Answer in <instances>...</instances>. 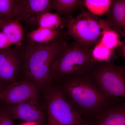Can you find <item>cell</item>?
<instances>
[{"label": "cell", "instance_id": "obj_1", "mask_svg": "<svg viewBox=\"0 0 125 125\" xmlns=\"http://www.w3.org/2000/svg\"><path fill=\"white\" fill-rule=\"evenodd\" d=\"M56 83L72 107L89 123L122 100L105 96L87 74L66 78Z\"/></svg>", "mask_w": 125, "mask_h": 125}, {"label": "cell", "instance_id": "obj_2", "mask_svg": "<svg viewBox=\"0 0 125 125\" xmlns=\"http://www.w3.org/2000/svg\"><path fill=\"white\" fill-rule=\"evenodd\" d=\"M24 58L21 74L41 89L52 83L51 67L52 62L68 43L64 38L53 42L38 44L26 41L23 43Z\"/></svg>", "mask_w": 125, "mask_h": 125}, {"label": "cell", "instance_id": "obj_3", "mask_svg": "<svg viewBox=\"0 0 125 125\" xmlns=\"http://www.w3.org/2000/svg\"><path fill=\"white\" fill-rule=\"evenodd\" d=\"M92 49L75 42L68 43L52 64V82L88 73L94 62Z\"/></svg>", "mask_w": 125, "mask_h": 125}, {"label": "cell", "instance_id": "obj_4", "mask_svg": "<svg viewBox=\"0 0 125 125\" xmlns=\"http://www.w3.org/2000/svg\"><path fill=\"white\" fill-rule=\"evenodd\" d=\"M66 27V36H70L79 44L91 48L105 31L113 28L106 19H100L85 11L75 18L69 16Z\"/></svg>", "mask_w": 125, "mask_h": 125}, {"label": "cell", "instance_id": "obj_5", "mask_svg": "<svg viewBox=\"0 0 125 125\" xmlns=\"http://www.w3.org/2000/svg\"><path fill=\"white\" fill-rule=\"evenodd\" d=\"M46 90V125H89L65 97L58 85L52 83Z\"/></svg>", "mask_w": 125, "mask_h": 125}, {"label": "cell", "instance_id": "obj_6", "mask_svg": "<svg viewBox=\"0 0 125 125\" xmlns=\"http://www.w3.org/2000/svg\"><path fill=\"white\" fill-rule=\"evenodd\" d=\"M87 74L105 96L125 99V66L111 61L94 62Z\"/></svg>", "mask_w": 125, "mask_h": 125}, {"label": "cell", "instance_id": "obj_7", "mask_svg": "<svg viewBox=\"0 0 125 125\" xmlns=\"http://www.w3.org/2000/svg\"><path fill=\"white\" fill-rule=\"evenodd\" d=\"M24 58L23 45L0 49V86L18 81Z\"/></svg>", "mask_w": 125, "mask_h": 125}, {"label": "cell", "instance_id": "obj_8", "mask_svg": "<svg viewBox=\"0 0 125 125\" xmlns=\"http://www.w3.org/2000/svg\"><path fill=\"white\" fill-rule=\"evenodd\" d=\"M39 89L36 84L29 80H18L2 88L0 101L9 106L39 101Z\"/></svg>", "mask_w": 125, "mask_h": 125}, {"label": "cell", "instance_id": "obj_9", "mask_svg": "<svg viewBox=\"0 0 125 125\" xmlns=\"http://www.w3.org/2000/svg\"><path fill=\"white\" fill-rule=\"evenodd\" d=\"M39 102V101H28L7 106L5 108L14 120H21L34 123L37 125H43L45 116Z\"/></svg>", "mask_w": 125, "mask_h": 125}, {"label": "cell", "instance_id": "obj_10", "mask_svg": "<svg viewBox=\"0 0 125 125\" xmlns=\"http://www.w3.org/2000/svg\"><path fill=\"white\" fill-rule=\"evenodd\" d=\"M53 10V0H21L19 21L30 25H36L39 16Z\"/></svg>", "mask_w": 125, "mask_h": 125}, {"label": "cell", "instance_id": "obj_11", "mask_svg": "<svg viewBox=\"0 0 125 125\" xmlns=\"http://www.w3.org/2000/svg\"><path fill=\"white\" fill-rule=\"evenodd\" d=\"M89 125H125V101L106 109Z\"/></svg>", "mask_w": 125, "mask_h": 125}, {"label": "cell", "instance_id": "obj_12", "mask_svg": "<svg viewBox=\"0 0 125 125\" xmlns=\"http://www.w3.org/2000/svg\"><path fill=\"white\" fill-rule=\"evenodd\" d=\"M66 34L61 30L38 27L26 35V41L38 44H45L65 38Z\"/></svg>", "mask_w": 125, "mask_h": 125}, {"label": "cell", "instance_id": "obj_13", "mask_svg": "<svg viewBox=\"0 0 125 125\" xmlns=\"http://www.w3.org/2000/svg\"><path fill=\"white\" fill-rule=\"evenodd\" d=\"M106 19L118 32L125 33V0H113Z\"/></svg>", "mask_w": 125, "mask_h": 125}, {"label": "cell", "instance_id": "obj_14", "mask_svg": "<svg viewBox=\"0 0 125 125\" xmlns=\"http://www.w3.org/2000/svg\"><path fill=\"white\" fill-rule=\"evenodd\" d=\"M0 30L5 34L13 45L21 46L23 45V29L19 21L12 20L3 22Z\"/></svg>", "mask_w": 125, "mask_h": 125}, {"label": "cell", "instance_id": "obj_15", "mask_svg": "<svg viewBox=\"0 0 125 125\" xmlns=\"http://www.w3.org/2000/svg\"><path fill=\"white\" fill-rule=\"evenodd\" d=\"M21 6V0H0V20L19 21Z\"/></svg>", "mask_w": 125, "mask_h": 125}, {"label": "cell", "instance_id": "obj_16", "mask_svg": "<svg viewBox=\"0 0 125 125\" xmlns=\"http://www.w3.org/2000/svg\"><path fill=\"white\" fill-rule=\"evenodd\" d=\"M69 16L63 17L51 12H45L39 16L36 25L38 27L61 30L62 27H66Z\"/></svg>", "mask_w": 125, "mask_h": 125}, {"label": "cell", "instance_id": "obj_17", "mask_svg": "<svg viewBox=\"0 0 125 125\" xmlns=\"http://www.w3.org/2000/svg\"><path fill=\"white\" fill-rule=\"evenodd\" d=\"M83 5L82 0H53V10L56 14L62 16H69Z\"/></svg>", "mask_w": 125, "mask_h": 125}, {"label": "cell", "instance_id": "obj_18", "mask_svg": "<svg viewBox=\"0 0 125 125\" xmlns=\"http://www.w3.org/2000/svg\"><path fill=\"white\" fill-rule=\"evenodd\" d=\"M112 0H85L83 5L90 13L94 15L107 13L112 2Z\"/></svg>", "mask_w": 125, "mask_h": 125}, {"label": "cell", "instance_id": "obj_19", "mask_svg": "<svg viewBox=\"0 0 125 125\" xmlns=\"http://www.w3.org/2000/svg\"><path fill=\"white\" fill-rule=\"evenodd\" d=\"M99 41L108 49L112 51L119 47L121 44L119 32L113 28L105 31Z\"/></svg>", "mask_w": 125, "mask_h": 125}, {"label": "cell", "instance_id": "obj_20", "mask_svg": "<svg viewBox=\"0 0 125 125\" xmlns=\"http://www.w3.org/2000/svg\"><path fill=\"white\" fill-rule=\"evenodd\" d=\"M113 51L108 49L99 41L92 48V55L94 62L111 61Z\"/></svg>", "mask_w": 125, "mask_h": 125}, {"label": "cell", "instance_id": "obj_21", "mask_svg": "<svg viewBox=\"0 0 125 125\" xmlns=\"http://www.w3.org/2000/svg\"><path fill=\"white\" fill-rule=\"evenodd\" d=\"M14 120L5 108L0 109V125H14Z\"/></svg>", "mask_w": 125, "mask_h": 125}, {"label": "cell", "instance_id": "obj_22", "mask_svg": "<svg viewBox=\"0 0 125 125\" xmlns=\"http://www.w3.org/2000/svg\"><path fill=\"white\" fill-rule=\"evenodd\" d=\"M12 45L5 34L0 30V49L8 48Z\"/></svg>", "mask_w": 125, "mask_h": 125}, {"label": "cell", "instance_id": "obj_23", "mask_svg": "<svg viewBox=\"0 0 125 125\" xmlns=\"http://www.w3.org/2000/svg\"><path fill=\"white\" fill-rule=\"evenodd\" d=\"M123 35L125 36V39L119 46V51L121 55L125 59V33L123 34Z\"/></svg>", "mask_w": 125, "mask_h": 125}, {"label": "cell", "instance_id": "obj_24", "mask_svg": "<svg viewBox=\"0 0 125 125\" xmlns=\"http://www.w3.org/2000/svg\"><path fill=\"white\" fill-rule=\"evenodd\" d=\"M3 23V22L0 20V28L1 27V25H2V23Z\"/></svg>", "mask_w": 125, "mask_h": 125}, {"label": "cell", "instance_id": "obj_25", "mask_svg": "<svg viewBox=\"0 0 125 125\" xmlns=\"http://www.w3.org/2000/svg\"><path fill=\"white\" fill-rule=\"evenodd\" d=\"M2 88L0 86V93L1 92V89H2Z\"/></svg>", "mask_w": 125, "mask_h": 125}]
</instances>
